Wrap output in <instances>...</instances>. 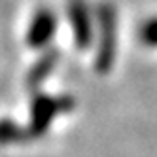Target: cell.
<instances>
[{
  "mask_svg": "<svg viewBox=\"0 0 157 157\" xmlns=\"http://www.w3.org/2000/svg\"><path fill=\"white\" fill-rule=\"evenodd\" d=\"M100 29H102V42H100V51L97 57V64L100 70H108L110 61L114 57L116 49V17L112 13L110 6L100 8Z\"/></svg>",
  "mask_w": 157,
  "mask_h": 157,
  "instance_id": "1",
  "label": "cell"
},
{
  "mask_svg": "<svg viewBox=\"0 0 157 157\" xmlns=\"http://www.w3.org/2000/svg\"><path fill=\"white\" fill-rule=\"evenodd\" d=\"M140 38L148 46H157V17L146 21L140 29Z\"/></svg>",
  "mask_w": 157,
  "mask_h": 157,
  "instance_id": "4",
  "label": "cell"
},
{
  "mask_svg": "<svg viewBox=\"0 0 157 157\" xmlns=\"http://www.w3.org/2000/svg\"><path fill=\"white\" fill-rule=\"evenodd\" d=\"M70 23H72V30H74V38L76 44L80 48L89 46L91 42V19H89V12L83 4V0H72L70 6Z\"/></svg>",
  "mask_w": 157,
  "mask_h": 157,
  "instance_id": "3",
  "label": "cell"
},
{
  "mask_svg": "<svg viewBox=\"0 0 157 157\" xmlns=\"http://www.w3.org/2000/svg\"><path fill=\"white\" fill-rule=\"evenodd\" d=\"M57 19L49 10H40L29 25V44L34 48H42L55 36Z\"/></svg>",
  "mask_w": 157,
  "mask_h": 157,
  "instance_id": "2",
  "label": "cell"
}]
</instances>
